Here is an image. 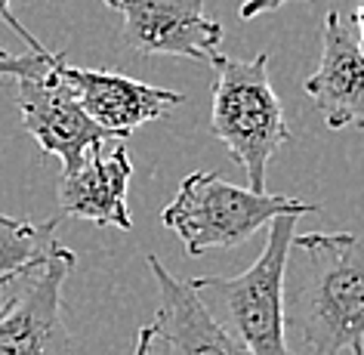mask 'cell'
<instances>
[{
	"instance_id": "cell-1",
	"label": "cell",
	"mask_w": 364,
	"mask_h": 355,
	"mask_svg": "<svg viewBox=\"0 0 364 355\" xmlns=\"http://www.w3.org/2000/svg\"><path fill=\"white\" fill-rule=\"evenodd\" d=\"M284 327L303 355H364V244L352 232L294 235Z\"/></svg>"
},
{
	"instance_id": "cell-2",
	"label": "cell",
	"mask_w": 364,
	"mask_h": 355,
	"mask_svg": "<svg viewBox=\"0 0 364 355\" xmlns=\"http://www.w3.org/2000/svg\"><path fill=\"white\" fill-rule=\"evenodd\" d=\"M294 232L296 216H278L269 223L266 248L247 272L232 278L210 275L188 281L213 322L250 355H294L284 327V285Z\"/></svg>"
},
{
	"instance_id": "cell-3",
	"label": "cell",
	"mask_w": 364,
	"mask_h": 355,
	"mask_svg": "<svg viewBox=\"0 0 364 355\" xmlns=\"http://www.w3.org/2000/svg\"><path fill=\"white\" fill-rule=\"evenodd\" d=\"M210 130L244 167L250 192H266V167L281 145L290 142L284 108L269 80V53L232 59L213 53Z\"/></svg>"
},
{
	"instance_id": "cell-4",
	"label": "cell",
	"mask_w": 364,
	"mask_h": 355,
	"mask_svg": "<svg viewBox=\"0 0 364 355\" xmlns=\"http://www.w3.org/2000/svg\"><path fill=\"white\" fill-rule=\"evenodd\" d=\"M315 204L287 195L250 192L223 179L220 173L198 170L179 183L176 198L164 207L161 223L176 232L192 257L210 248H238L278 216H306Z\"/></svg>"
},
{
	"instance_id": "cell-5",
	"label": "cell",
	"mask_w": 364,
	"mask_h": 355,
	"mask_svg": "<svg viewBox=\"0 0 364 355\" xmlns=\"http://www.w3.org/2000/svg\"><path fill=\"white\" fill-rule=\"evenodd\" d=\"M75 250L53 244L47 260L28 272V285L0 312V355H71L62 318V285L75 269Z\"/></svg>"
},
{
	"instance_id": "cell-6",
	"label": "cell",
	"mask_w": 364,
	"mask_h": 355,
	"mask_svg": "<svg viewBox=\"0 0 364 355\" xmlns=\"http://www.w3.org/2000/svg\"><path fill=\"white\" fill-rule=\"evenodd\" d=\"M65 53H53V62L41 75L19 80V112L22 127L34 136L47 154H56L62 161V170H71L93 145H102L114 136H108L102 127H96L80 108V102L71 93V87L59 75V62Z\"/></svg>"
},
{
	"instance_id": "cell-7",
	"label": "cell",
	"mask_w": 364,
	"mask_h": 355,
	"mask_svg": "<svg viewBox=\"0 0 364 355\" xmlns=\"http://www.w3.org/2000/svg\"><path fill=\"white\" fill-rule=\"evenodd\" d=\"M121 41L139 56L210 62L220 53L223 25L204 13V0H124Z\"/></svg>"
},
{
	"instance_id": "cell-8",
	"label": "cell",
	"mask_w": 364,
	"mask_h": 355,
	"mask_svg": "<svg viewBox=\"0 0 364 355\" xmlns=\"http://www.w3.org/2000/svg\"><path fill=\"white\" fill-rule=\"evenodd\" d=\"M59 75L71 87V93L87 112V117L96 127H102L108 136L124 139L136 127L167 117L173 108L186 102V96L167 87H151L142 80H133L117 71H96V68H77L59 62Z\"/></svg>"
},
{
	"instance_id": "cell-9",
	"label": "cell",
	"mask_w": 364,
	"mask_h": 355,
	"mask_svg": "<svg viewBox=\"0 0 364 355\" xmlns=\"http://www.w3.org/2000/svg\"><path fill=\"white\" fill-rule=\"evenodd\" d=\"M130 179L133 161L124 139L93 145L71 170H62L56 189L59 211L75 220L133 232V216L127 207Z\"/></svg>"
},
{
	"instance_id": "cell-10",
	"label": "cell",
	"mask_w": 364,
	"mask_h": 355,
	"mask_svg": "<svg viewBox=\"0 0 364 355\" xmlns=\"http://www.w3.org/2000/svg\"><path fill=\"white\" fill-rule=\"evenodd\" d=\"M149 269L158 281V312L149 324V355H250L229 331L213 322L188 281H179L154 253H149Z\"/></svg>"
},
{
	"instance_id": "cell-11",
	"label": "cell",
	"mask_w": 364,
	"mask_h": 355,
	"mask_svg": "<svg viewBox=\"0 0 364 355\" xmlns=\"http://www.w3.org/2000/svg\"><path fill=\"white\" fill-rule=\"evenodd\" d=\"M303 90L321 112L327 130H364V53L355 31L333 10L324 16L321 62Z\"/></svg>"
},
{
	"instance_id": "cell-12",
	"label": "cell",
	"mask_w": 364,
	"mask_h": 355,
	"mask_svg": "<svg viewBox=\"0 0 364 355\" xmlns=\"http://www.w3.org/2000/svg\"><path fill=\"white\" fill-rule=\"evenodd\" d=\"M56 220L25 223L0 213V275H28L56 244Z\"/></svg>"
},
{
	"instance_id": "cell-13",
	"label": "cell",
	"mask_w": 364,
	"mask_h": 355,
	"mask_svg": "<svg viewBox=\"0 0 364 355\" xmlns=\"http://www.w3.org/2000/svg\"><path fill=\"white\" fill-rule=\"evenodd\" d=\"M53 62V53H22V56H13V53L0 50V78H34L41 75L43 68H47Z\"/></svg>"
},
{
	"instance_id": "cell-14",
	"label": "cell",
	"mask_w": 364,
	"mask_h": 355,
	"mask_svg": "<svg viewBox=\"0 0 364 355\" xmlns=\"http://www.w3.org/2000/svg\"><path fill=\"white\" fill-rule=\"evenodd\" d=\"M10 6H13V0H0V19H4L6 25H10V28H13L16 34H19V38H22L25 43H28V50H31V53H50V50L43 47V43H41L38 38H34V34H31L28 28H25V25H22L19 19H16Z\"/></svg>"
},
{
	"instance_id": "cell-15",
	"label": "cell",
	"mask_w": 364,
	"mask_h": 355,
	"mask_svg": "<svg viewBox=\"0 0 364 355\" xmlns=\"http://www.w3.org/2000/svg\"><path fill=\"white\" fill-rule=\"evenodd\" d=\"M284 4H290V0H244L241 19H257L259 13H272V10H278V6H284Z\"/></svg>"
},
{
	"instance_id": "cell-16",
	"label": "cell",
	"mask_w": 364,
	"mask_h": 355,
	"mask_svg": "<svg viewBox=\"0 0 364 355\" xmlns=\"http://www.w3.org/2000/svg\"><path fill=\"white\" fill-rule=\"evenodd\" d=\"M149 349H151V327H142V331L136 334L133 355H149Z\"/></svg>"
},
{
	"instance_id": "cell-17",
	"label": "cell",
	"mask_w": 364,
	"mask_h": 355,
	"mask_svg": "<svg viewBox=\"0 0 364 355\" xmlns=\"http://www.w3.org/2000/svg\"><path fill=\"white\" fill-rule=\"evenodd\" d=\"M355 28H358V47L364 53V0H358V10H355Z\"/></svg>"
},
{
	"instance_id": "cell-18",
	"label": "cell",
	"mask_w": 364,
	"mask_h": 355,
	"mask_svg": "<svg viewBox=\"0 0 364 355\" xmlns=\"http://www.w3.org/2000/svg\"><path fill=\"white\" fill-rule=\"evenodd\" d=\"M19 278H25V275H0V287L10 285V281H19Z\"/></svg>"
},
{
	"instance_id": "cell-19",
	"label": "cell",
	"mask_w": 364,
	"mask_h": 355,
	"mask_svg": "<svg viewBox=\"0 0 364 355\" xmlns=\"http://www.w3.org/2000/svg\"><path fill=\"white\" fill-rule=\"evenodd\" d=\"M105 4L112 6V10H121V4H124V0H105Z\"/></svg>"
}]
</instances>
